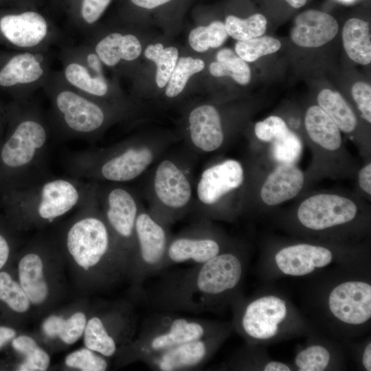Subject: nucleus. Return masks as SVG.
<instances>
[{"label": "nucleus", "instance_id": "obj_1", "mask_svg": "<svg viewBox=\"0 0 371 371\" xmlns=\"http://www.w3.org/2000/svg\"><path fill=\"white\" fill-rule=\"evenodd\" d=\"M247 262L229 248L202 264L164 273L142 295L157 311H219L240 293Z\"/></svg>", "mask_w": 371, "mask_h": 371}, {"label": "nucleus", "instance_id": "obj_2", "mask_svg": "<svg viewBox=\"0 0 371 371\" xmlns=\"http://www.w3.org/2000/svg\"><path fill=\"white\" fill-rule=\"evenodd\" d=\"M172 140L166 136L132 137L72 153L65 165L70 176L79 179L125 183L144 175L166 153Z\"/></svg>", "mask_w": 371, "mask_h": 371}, {"label": "nucleus", "instance_id": "obj_3", "mask_svg": "<svg viewBox=\"0 0 371 371\" xmlns=\"http://www.w3.org/2000/svg\"><path fill=\"white\" fill-rule=\"evenodd\" d=\"M231 305L233 330L247 344L262 346L312 333L308 322L280 292L263 291L249 298L240 293Z\"/></svg>", "mask_w": 371, "mask_h": 371}, {"label": "nucleus", "instance_id": "obj_4", "mask_svg": "<svg viewBox=\"0 0 371 371\" xmlns=\"http://www.w3.org/2000/svg\"><path fill=\"white\" fill-rule=\"evenodd\" d=\"M359 264L341 268L317 297L316 315L335 338L349 339L368 329L371 320V284Z\"/></svg>", "mask_w": 371, "mask_h": 371}, {"label": "nucleus", "instance_id": "obj_5", "mask_svg": "<svg viewBox=\"0 0 371 371\" xmlns=\"http://www.w3.org/2000/svg\"><path fill=\"white\" fill-rule=\"evenodd\" d=\"M63 242L75 262L85 270L102 266L112 273L126 271L96 194V182L77 208L63 235Z\"/></svg>", "mask_w": 371, "mask_h": 371}, {"label": "nucleus", "instance_id": "obj_6", "mask_svg": "<svg viewBox=\"0 0 371 371\" xmlns=\"http://www.w3.org/2000/svg\"><path fill=\"white\" fill-rule=\"evenodd\" d=\"M187 153H166L144 175L148 210L168 227L191 210L194 203L192 170L196 155Z\"/></svg>", "mask_w": 371, "mask_h": 371}, {"label": "nucleus", "instance_id": "obj_7", "mask_svg": "<svg viewBox=\"0 0 371 371\" xmlns=\"http://www.w3.org/2000/svg\"><path fill=\"white\" fill-rule=\"evenodd\" d=\"M92 186L93 181L48 175L13 190L9 202L24 226H41L77 209Z\"/></svg>", "mask_w": 371, "mask_h": 371}, {"label": "nucleus", "instance_id": "obj_8", "mask_svg": "<svg viewBox=\"0 0 371 371\" xmlns=\"http://www.w3.org/2000/svg\"><path fill=\"white\" fill-rule=\"evenodd\" d=\"M173 312L157 311L144 321L137 337L117 352L122 363L144 358L194 339L229 328L231 322L183 317Z\"/></svg>", "mask_w": 371, "mask_h": 371}, {"label": "nucleus", "instance_id": "obj_9", "mask_svg": "<svg viewBox=\"0 0 371 371\" xmlns=\"http://www.w3.org/2000/svg\"><path fill=\"white\" fill-rule=\"evenodd\" d=\"M49 134L45 122L30 113L17 122L0 148L1 170L15 178L17 188L26 186L49 175L46 160ZM16 188V189H17Z\"/></svg>", "mask_w": 371, "mask_h": 371}, {"label": "nucleus", "instance_id": "obj_10", "mask_svg": "<svg viewBox=\"0 0 371 371\" xmlns=\"http://www.w3.org/2000/svg\"><path fill=\"white\" fill-rule=\"evenodd\" d=\"M97 198L126 272L135 246V228L142 205L124 183L96 182Z\"/></svg>", "mask_w": 371, "mask_h": 371}, {"label": "nucleus", "instance_id": "obj_11", "mask_svg": "<svg viewBox=\"0 0 371 371\" xmlns=\"http://www.w3.org/2000/svg\"><path fill=\"white\" fill-rule=\"evenodd\" d=\"M168 227L157 221L141 206L135 228V246L127 273L135 292L141 295L142 285L148 277L162 272L168 245L171 238Z\"/></svg>", "mask_w": 371, "mask_h": 371}, {"label": "nucleus", "instance_id": "obj_12", "mask_svg": "<svg viewBox=\"0 0 371 371\" xmlns=\"http://www.w3.org/2000/svg\"><path fill=\"white\" fill-rule=\"evenodd\" d=\"M245 181L242 164L232 159L209 165L203 170L195 185L192 208L199 218L220 217L221 205Z\"/></svg>", "mask_w": 371, "mask_h": 371}, {"label": "nucleus", "instance_id": "obj_13", "mask_svg": "<svg viewBox=\"0 0 371 371\" xmlns=\"http://www.w3.org/2000/svg\"><path fill=\"white\" fill-rule=\"evenodd\" d=\"M54 110L64 135L91 140L108 125L111 112L97 102L70 90L54 97Z\"/></svg>", "mask_w": 371, "mask_h": 371}, {"label": "nucleus", "instance_id": "obj_14", "mask_svg": "<svg viewBox=\"0 0 371 371\" xmlns=\"http://www.w3.org/2000/svg\"><path fill=\"white\" fill-rule=\"evenodd\" d=\"M227 247L210 220L199 218L177 235L171 236L164 268L181 263L202 264L229 249Z\"/></svg>", "mask_w": 371, "mask_h": 371}, {"label": "nucleus", "instance_id": "obj_15", "mask_svg": "<svg viewBox=\"0 0 371 371\" xmlns=\"http://www.w3.org/2000/svg\"><path fill=\"white\" fill-rule=\"evenodd\" d=\"M333 265H350L338 262L337 255L328 247L297 243L280 248L274 253L269 262L261 263L260 266L267 276L271 275L274 278L307 276Z\"/></svg>", "mask_w": 371, "mask_h": 371}, {"label": "nucleus", "instance_id": "obj_16", "mask_svg": "<svg viewBox=\"0 0 371 371\" xmlns=\"http://www.w3.org/2000/svg\"><path fill=\"white\" fill-rule=\"evenodd\" d=\"M233 328L189 341L150 355L142 361L158 371L196 370L206 363L229 337Z\"/></svg>", "mask_w": 371, "mask_h": 371}, {"label": "nucleus", "instance_id": "obj_17", "mask_svg": "<svg viewBox=\"0 0 371 371\" xmlns=\"http://www.w3.org/2000/svg\"><path fill=\"white\" fill-rule=\"evenodd\" d=\"M357 207L351 200L336 194H320L305 199L298 207L300 224L313 231H324L352 221Z\"/></svg>", "mask_w": 371, "mask_h": 371}, {"label": "nucleus", "instance_id": "obj_18", "mask_svg": "<svg viewBox=\"0 0 371 371\" xmlns=\"http://www.w3.org/2000/svg\"><path fill=\"white\" fill-rule=\"evenodd\" d=\"M184 140L187 150L194 155L213 153L225 141L222 117L218 109L210 104L194 106L186 117Z\"/></svg>", "mask_w": 371, "mask_h": 371}, {"label": "nucleus", "instance_id": "obj_19", "mask_svg": "<svg viewBox=\"0 0 371 371\" xmlns=\"http://www.w3.org/2000/svg\"><path fill=\"white\" fill-rule=\"evenodd\" d=\"M339 25L330 14L317 10H308L295 18L291 38L298 46L318 47L332 41Z\"/></svg>", "mask_w": 371, "mask_h": 371}, {"label": "nucleus", "instance_id": "obj_20", "mask_svg": "<svg viewBox=\"0 0 371 371\" xmlns=\"http://www.w3.org/2000/svg\"><path fill=\"white\" fill-rule=\"evenodd\" d=\"M0 30L5 38L20 47H33L46 37L48 25L45 19L34 11L10 14L0 19Z\"/></svg>", "mask_w": 371, "mask_h": 371}, {"label": "nucleus", "instance_id": "obj_21", "mask_svg": "<svg viewBox=\"0 0 371 371\" xmlns=\"http://www.w3.org/2000/svg\"><path fill=\"white\" fill-rule=\"evenodd\" d=\"M304 180L303 172L294 164H280L266 179L260 197L265 204L276 205L297 196Z\"/></svg>", "mask_w": 371, "mask_h": 371}, {"label": "nucleus", "instance_id": "obj_22", "mask_svg": "<svg viewBox=\"0 0 371 371\" xmlns=\"http://www.w3.org/2000/svg\"><path fill=\"white\" fill-rule=\"evenodd\" d=\"M341 350L328 339H311L295 355L293 368L298 371H325L340 368Z\"/></svg>", "mask_w": 371, "mask_h": 371}, {"label": "nucleus", "instance_id": "obj_23", "mask_svg": "<svg viewBox=\"0 0 371 371\" xmlns=\"http://www.w3.org/2000/svg\"><path fill=\"white\" fill-rule=\"evenodd\" d=\"M43 262L39 251L36 249L25 254L19 262V284L34 305L43 303L49 294Z\"/></svg>", "mask_w": 371, "mask_h": 371}, {"label": "nucleus", "instance_id": "obj_24", "mask_svg": "<svg viewBox=\"0 0 371 371\" xmlns=\"http://www.w3.org/2000/svg\"><path fill=\"white\" fill-rule=\"evenodd\" d=\"M95 54L105 65L113 67L120 60L132 61L142 52V45L133 34H109L96 45Z\"/></svg>", "mask_w": 371, "mask_h": 371}, {"label": "nucleus", "instance_id": "obj_25", "mask_svg": "<svg viewBox=\"0 0 371 371\" xmlns=\"http://www.w3.org/2000/svg\"><path fill=\"white\" fill-rule=\"evenodd\" d=\"M304 124L310 138L328 150H336L341 146L340 130L330 116L317 105L309 107Z\"/></svg>", "mask_w": 371, "mask_h": 371}, {"label": "nucleus", "instance_id": "obj_26", "mask_svg": "<svg viewBox=\"0 0 371 371\" xmlns=\"http://www.w3.org/2000/svg\"><path fill=\"white\" fill-rule=\"evenodd\" d=\"M344 48L348 57L356 63L366 65L371 62L370 25L358 18L346 21L342 30Z\"/></svg>", "mask_w": 371, "mask_h": 371}, {"label": "nucleus", "instance_id": "obj_27", "mask_svg": "<svg viewBox=\"0 0 371 371\" xmlns=\"http://www.w3.org/2000/svg\"><path fill=\"white\" fill-rule=\"evenodd\" d=\"M43 74L36 55L25 52L11 58L0 71V85L11 87L16 84L36 82Z\"/></svg>", "mask_w": 371, "mask_h": 371}, {"label": "nucleus", "instance_id": "obj_28", "mask_svg": "<svg viewBox=\"0 0 371 371\" xmlns=\"http://www.w3.org/2000/svg\"><path fill=\"white\" fill-rule=\"evenodd\" d=\"M317 102L339 130L345 133L355 130L357 124V117L339 92L322 89L318 94Z\"/></svg>", "mask_w": 371, "mask_h": 371}, {"label": "nucleus", "instance_id": "obj_29", "mask_svg": "<svg viewBox=\"0 0 371 371\" xmlns=\"http://www.w3.org/2000/svg\"><path fill=\"white\" fill-rule=\"evenodd\" d=\"M258 346L247 344L236 352L223 368L238 370L291 371L292 366L286 363L262 359Z\"/></svg>", "mask_w": 371, "mask_h": 371}, {"label": "nucleus", "instance_id": "obj_30", "mask_svg": "<svg viewBox=\"0 0 371 371\" xmlns=\"http://www.w3.org/2000/svg\"><path fill=\"white\" fill-rule=\"evenodd\" d=\"M209 69L214 77L229 76L241 85H246L251 80L249 66L229 48H223L217 52L216 61L211 63Z\"/></svg>", "mask_w": 371, "mask_h": 371}, {"label": "nucleus", "instance_id": "obj_31", "mask_svg": "<svg viewBox=\"0 0 371 371\" xmlns=\"http://www.w3.org/2000/svg\"><path fill=\"white\" fill-rule=\"evenodd\" d=\"M65 76L70 84L89 95L101 98L108 93V84L102 74L93 76L82 64H69L65 69Z\"/></svg>", "mask_w": 371, "mask_h": 371}, {"label": "nucleus", "instance_id": "obj_32", "mask_svg": "<svg viewBox=\"0 0 371 371\" xmlns=\"http://www.w3.org/2000/svg\"><path fill=\"white\" fill-rule=\"evenodd\" d=\"M144 56L156 65L157 87H165L179 59L177 48L173 46L164 47L160 43L150 44L145 49Z\"/></svg>", "mask_w": 371, "mask_h": 371}, {"label": "nucleus", "instance_id": "obj_33", "mask_svg": "<svg viewBox=\"0 0 371 371\" xmlns=\"http://www.w3.org/2000/svg\"><path fill=\"white\" fill-rule=\"evenodd\" d=\"M13 348L24 356L19 366V371H45L50 364V357L36 341L27 335L15 337L12 341Z\"/></svg>", "mask_w": 371, "mask_h": 371}, {"label": "nucleus", "instance_id": "obj_34", "mask_svg": "<svg viewBox=\"0 0 371 371\" xmlns=\"http://www.w3.org/2000/svg\"><path fill=\"white\" fill-rule=\"evenodd\" d=\"M83 335L86 348L105 357L119 351L118 344L106 332L100 316H93L87 322Z\"/></svg>", "mask_w": 371, "mask_h": 371}, {"label": "nucleus", "instance_id": "obj_35", "mask_svg": "<svg viewBox=\"0 0 371 371\" xmlns=\"http://www.w3.org/2000/svg\"><path fill=\"white\" fill-rule=\"evenodd\" d=\"M225 25L228 36L237 41H247L262 36L267 29V19L260 13L241 19L234 15L226 17Z\"/></svg>", "mask_w": 371, "mask_h": 371}, {"label": "nucleus", "instance_id": "obj_36", "mask_svg": "<svg viewBox=\"0 0 371 371\" xmlns=\"http://www.w3.org/2000/svg\"><path fill=\"white\" fill-rule=\"evenodd\" d=\"M204 68V61L200 58L190 56L179 58L166 85V96L171 99L179 95L190 78Z\"/></svg>", "mask_w": 371, "mask_h": 371}, {"label": "nucleus", "instance_id": "obj_37", "mask_svg": "<svg viewBox=\"0 0 371 371\" xmlns=\"http://www.w3.org/2000/svg\"><path fill=\"white\" fill-rule=\"evenodd\" d=\"M281 47L279 40L268 36H259L247 41H238L235 52L245 62H254L259 58L273 54Z\"/></svg>", "mask_w": 371, "mask_h": 371}, {"label": "nucleus", "instance_id": "obj_38", "mask_svg": "<svg viewBox=\"0 0 371 371\" xmlns=\"http://www.w3.org/2000/svg\"><path fill=\"white\" fill-rule=\"evenodd\" d=\"M0 300L17 313L26 312L31 304L20 284L4 271L0 272Z\"/></svg>", "mask_w": 371, "mask_h": 371}, {"label": "nucleus", "instance_id": "obj_39", "mask_svg": "<svg viewBox=\"0 0 371 371\" xmlns=\"http://www.w3.org/2000/svg\"><path fill=\"white\" fill-rule=\"evenodd\" d=\"M271 144V155L280 164H294L302 154V142L290 129Z\"/></svg>", "mask_w": 371, "mask_h": 371}, {"label": "nucleus", "instance_id": "obj_40", "mask_svg": "<svg viewBox=\"0 0 371 371\" xmlns=\"http://www.w3.org/2000/svg\"><path fill=\"white\" fill-rule=\"evenodd\" d=\"M65 362L67 366L82 371H104L108 368L105 357L87 348L69 353Z\"/></svg>", "mask_w": 371, "mask_h": 371}, {"label": "nucleus", "instance_id": "obj_41", "mask_svg": "<svg viewBox=\"0 0 371 371\" xmlns=\"http://www.w3.org/2000/svg\"><path fill=\"white\" fill-rule=\"evenodd\" d=\"M289 129L286 122L281 117L271 115L258 122L254 126V133L258 139L271 143Z\"/></svg>", "mask_w": 371, "mask_h": 371}, {"label": "nucleus", "instance_id": "obj_42", "mask_svg": "<svg viewBox=\"0 0 371 371\" xmlns=\"http://www.w3.org/2000/svg\"><path fill=\"white\" fill-rule=\"evenodd\" d=\"M87 322L86 315L82 312L74 313L64 319L58 337L67 345L76 343L83 335Z\"/></svg>", "mask_w": 371, "mask_h": 371}, {"label": "nucleus", "instance_id": "obj_43", "mask_svg": "<svg viewBox=\"0 0 371 371\" xmlns=\"http://www.w3.org/2000/svg\"><path fill=\"white\" fill-rule=\"evenodd\" d=\"M352 95L355 101L362 117L369 123L371 122V87L369 84L357 81L352 87Z\"/></svg>", "mask_w": 371, "mask_h": 371}, {"label": "nucleus", "instance_id": "obj_44", "mask_svg": "<svg viewBox=\"0 0 371 371\" xmlns=\"http://www.w3.org/2000/svg\"><path fill=\"white\" fill-rule=\"evenodd\" d=\"M112 0H82L81 15L89 24L96 22L104 12Z\"/></svg>", "mask_w": 371, "mask_h": 371}, {"label": "nucleus", "instance_id": "obj_45", "mask_svg": "<svg viewBox=\"0 0 371 371\" xmlns=\"http://www.w3.org/2000/svg\"><path fill=\"white\" fill-rule=\"evenodd\" d=\"M188 43L196 52H204L208 50L210 47L207 26L200 25L192 29L189 34Z\"/></svg>", "mask_w": 371, "mask_h": 371}, {"label": "nucleus", "instance_id": "obj_46", "mask_svg": "<svg viewBox=\"0 0 371 371\" xmlns=\"http://www.w3.org/2000/svg\"><path fill=\"white\" fill-rule=\"evenodd\" d=\"M207 26L210 47L218 48L221 47L228 37L225 23L221 21H214Z\"/></svg>", "mask_w": 371, "mask_h": 371}, {"label": "nucleus", "instance_id": "obj_47", "mask_svg": "<svg viewBox=\"0 0 371 371\" xmlns=\"http://www.w3.org/2000/svg\"><path fill=\"white\" fill-rule=\"evenodd\" d=\"M62 316L52 315L47 317L42 324V330L49 338L58 337L64 322Z\"/></svg>", "mask_w": 371, "mask_h": 371}, {"label": "nucleus", "instance_id": "obj_48", "mask_svg": "<svg viewBox=\"0 0 371 371\" xmlns=\"http://www.w3.org/2000/svg\"><path fill=\"white\" fill-rule=\"evenodd\" d=\"M359 184L368 194H371V164L364 166L359 172Z\"/></svg>", "mask_w": 371, "mask_h": 371}, {"label": "nucleus", "instance_id": "obj_49", "mask_svg": "<svg viewBox=\"0 0 371 371\" xmlns=\"http://www.w3.org/2000/svg\"><path fill=\"white\" fill-rule=\"evenodd\" d=\"M361 368L366 371L371 370V341H368L360 353Z\"/></svg>", "mask_w": 371, "mask_h": 371}, {"label": "nucleus", "instance_id": "obj_50", "mask_svg": "<svg viewBox=\"0 0 371 371\" xmlns=\"http://www.w3.org/2000/svg\"><path fill=\"white\" fill-rule=\"evenodd\" d=\"M10 255V245L5 236L0 234V269L6 263Z\"/></svg>", "mask_w": 371, "mask_h": 371}, {"label": "nucleus", "instance_id": "obj_51", "mask_svg": "<svg viewBox=\"0 0 371 371\" xmlns=\"http://www.w3.org/2000/svg\"><path fill=\"white\" fill-rule=\"evenodd\" d=\"M131 2L140 8L145 9H153L162 5L171 0H131Z\"/></svg>", "mask_w": 371, "mask_h": 371}, {"label": "nucleus", "instance_id": "obj_52", "mask_svg": "<svg viewBox=\"0 0 371 371\" xmlns=\"http://www.w3.org/2000/svg\"><path fill=\"white\" fill-rule=\"evenodd\" d=\"M16 337L14 329L0 326V348Z\"/></svg>", "mask_w": 371, "mask_h": 371}, {"label": "nucleus", "instance_id": "obj_53", "mask_svg": "<svg viewBox=\"0 0 371 371\" xmlns=\"http://www.w3.org/2000/svg\"><path fill=\"white\" fill-rule=\"evenodd\" d=\"M291 7L300 8L304 6L307 0H285Z\"/></svg>", "mask_w": 371, "mask_h": 371}, {"label": "nucleus", "instance_id": "obj_54", "mask_svg": "<svg viewBox=\"0 0 371 371\" xmlns=\"http://www.w3.org/2000/svg\"><path fill=\"white\" fill-rule=\"evenodd\" d=\"M344 2H347V3H353V2H355V1H360V0H341Z\"/></svg>", "mask_w": 371, "mask_h": 371}]
</instances>
